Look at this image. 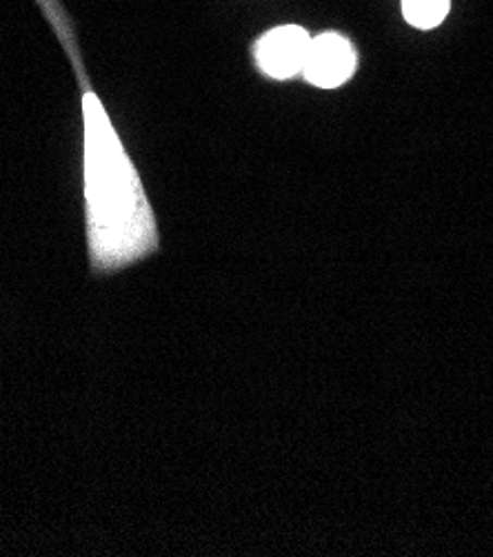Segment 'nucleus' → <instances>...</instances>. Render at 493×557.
I'll use <instances>...</instances> for the list:
<instances>
[{
	"mask_svg": "<svg viewBox=\"0 0 493 557\" xmlns=\"http://www.w3.org/2000/svg\"><path fill=\"white\" fill-rule=\"evenodd\" d=\"M81 85L91 264L98 273H112L151 253L158 230L136 166L83 72Z\"/></svg>",
	"mask_w": 493,
	"mask_h": 557,
	"instance_id": "obj_1",
	"label": "nucleus"
},
{
	"mask_svg": "<svg viewBox=\"0 0 493 557\" xmlns=\"http://www.w3.org/2000/svg\"><path fill=\"white\" fill-rule=\"evenodd\" d=\"M356 63L354 45L345 36L329 32L311 38L303 76L320 89H336L354 76Z\"/></svg>",
	"mask_w": 493,
	"mask_h": 557,
	"instance_id": "obj_2",
	"label": "nucleus"
},
{
	"mask_svg": "<svg viewBox=\"0 0 493 557\" xmlns=\"http://www.w3.org/2000/svg\"><path fill=\"white\" fill-rule=\"evenodd\" d=\"M311 36L298 25H283L267 32L256 47L258 67L276 81L303 74Z\"/></svg>",
	"mask_w": 493,
	"mask_h": 557,
	"instance_id": "obj_3",
	"label": "nucleus"
},
{
	"mask_svg": "<svg viewBox=\"0 0 493 557\" xmlns=\"http://www.w3.org/2000/svg\"><path fill=\"white\" fill-rule=\"evenodd\" d=\"M452 10V0H403V16L418 29L441 25Z\"/></svg>",
	"mask_w": 493,
	"mask_h": 557,
	"instance_id": "obj_4",
	"label": "nucleus"
}]
</instances>
